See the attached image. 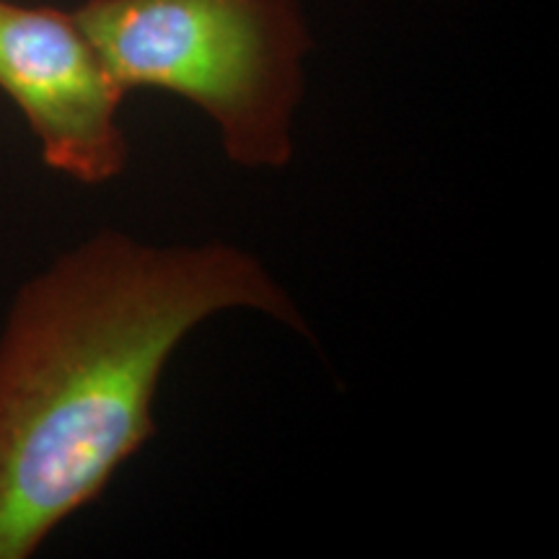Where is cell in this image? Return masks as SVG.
I'll return each instance as SVG.
<instances>
[{
	"label": "cell",
	"mask_w": 559,
	"mask_h": 559,
	"mask_svg": "<svg viewBox=\"0 0 559 559\" xmlns=\"http://www.w3.org/2000/svg\"><path fill=\"white\" fill-rule=\"evenodd\" d=\"M122 94L205 111L234 164L283 169L311 34L300 0H86L73 11Z\"/></svg>",
	"instance_id": "cell-2"
},
{
	"label": "cell",
	"mask_w": 559,
	"mask_h": 559,
	"mask_svg": "<svg viewBox=\"0 0 559 559\" xmlns=\"http://www.w3.org/2000/svg\"><path fill=\"white\" fill-rule=\"evenodd\" d=\"M228 309L306 332L264 264L230 243L99 234L21 288L0 337V559H26L156 432L153 402L194 326Z\"/></svg>",
	"instance_id": "cell-1"
},
{
	"label": "cell",
	"mask_w": 559,
	"mask_h": 559,
	"mask_svg": "<svg viewBox=\"0 0 559 559\" xmlns=\"http://www.w3.org/2000/svg\"><path fill=\"white\" fill-rule=\"evenodd\" d=\"M0 91L39 138L50 169L83 185L124 171V94L73 13L0 0Z\"/></svg>",
	"instance_id": "cell-3"
}]
</instances>
